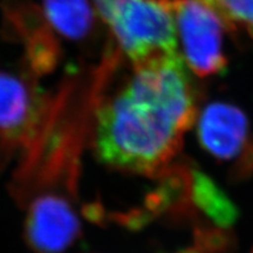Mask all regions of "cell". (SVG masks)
Masks as SVG:
<instances>
[{
    "instance_id": "obj_7",
    "label": "cell",
    "mask_w": 253,
    "mask_h": 253,
    "mask_svg": "<svg viewBox=\"0 0 253 253\" xmlns=\"http://www.w3.org/2000/svg\"><path fill=\"white\" fill-rule=\"evenodd\" d=\"M190 197L195 207L221 229L232 226L238 219L239 211L235 203L212 178L199 169H191Z\"/></svg>"
},
{
    "instance_id": "obj_8",
    "label": "cell",
    "mask_w": 253,
    "mask_h": 253,
    "mask_svg": "<svg viewBox=\"0 0 253 253\" xmlns=\"http://www.w3.org/2000/svg\"><path fill=\"white\" fill-rule=\"evenodd\" d=\"M49 23L63 37L82 39L93 26L94 15L88 0H43Z\"/></svg>"
},
{
    "instance_id": "obj_11",
    "label": "cell",
    "mask_w": 253,
    "mask_h": 253,
    "mask_svg": "<svg viewBox=\"0 0 253 253\" xmlns=\"http://www.w3.org/2000/svg\"><path fill=\"white\" fill-rule=\"evenodd\" d=\"M94 1L100 15L109 25L130 0H94Z\"/></svg>"
},
{
    "instance_id": "obj_14",
    "label": "cell",
    "mask_w": 253,
    "mask_h": 253,
    "mask_svg": "<svg viewBox=\"0 0 253 253\" xmlns=\"http://www.w3.org/2000/svg\"><path fill=\"white\" fill-rule=\"evenodd\" d=\"M252 253H253V251H252Z\"/></svg>"
},
{
    "instance_id": "obj_4",
    "label": "cell",
    "mask_w": 253,
    "mask_h": 253,
    "mask_svg": "<svg viewBox=\"0 0 253 253\" xmlns=\"http://www.w3.org/2000/svg\"><path fill=\"white\" fill-rule=\"evenodd\" d=\"M186 63L199 77L219 74L226 67L223 50L225 24L203 0H169Z\"/></svg>"
},
{
    "instance_id": "obj_6",
    "label": "cell",
    "mask_w": 253,
    "mask_h": 253,
    "mask_svg": "<svg viewBox=\"0 0 253 253\" xmlns=\"http://www.w3.org/2000/svg\"><path fill=\"white\" fill-rule=\"evenodd\" d=\"M249 121L242 109L226 102H212L198 119V141L205 151L220 161L231 160L248 137Z\"/></svg>"
},
{
    "instance_id": "obj_2",
    "label": "cell",
    "mask_w": 253,
    "mask_h": 253,
    "mask_svg": "<svg viewBox=\"0 0 253 253\" xmlns=\"http://www.w3.org/2000/svg\"><path fill=\"white\" fill-rule=\"evenodd\" d=\"M196 90L179 53L135 66L114 94L101 93L93 120L95 154L107 167L160 175L195 122Z\"/></svg>"
},
{
    "instance_id": "obj_12",
    "label": "cell",
    "mask_w": 253,
    "mask_h": 253,
    "mask_svg": "<svg viewBox=\"0 0 253 253\" xmlns=\"http://www.w3.org/2000/svg\"><path fill=\"white\" fill-rule=\"evenodd\" d=\"M253 170V142L249 145L248 151L244 155V160L237 168V173L239 177H244L246 173H250Z\"/></svg>"
},
{
    "instance_id": "obj_3",
    "label": "cell",
    "mask_w": 253,
    "mask_h": 253,
    "mask_svg": "<svg viewBox=\"0 0 253 253\" xmlns=\"http://www.w3.org/2000/svg\"><path fill=\"white\" fill-rule=\"evenodd\" d=\"M109 26L134 67L178 53L169 0H130Z\"/></svg>"
},
{
    "instance_id": "obj_1",
    "label": "cell",
    "mask_w": 253,
    "mask_h": 253,
    "mask_svg": "<svg viewBox=\"0 0 253 253\" xmlns=\"http://www.w3.org/2000/svg\"><path fill=\"white\" fill-rule=\"evenodd\" d=\"M103 84L68 82L49 95L31 141L21 151L12 192L25 211V238L34 253H62L80 236V158Z\"/></svg>"
},
{
    "instance_id": "obj_9",
    "label": "cell",
    "mask_w": 253,
    "mask_h": 253,
    "mask_svg": "<svg viewBox=\"0 0 253 253\" xmlns=\"http://www.w3.org/2000/svg\"><path fill=\"white\" fill-rule=\"evenodd\" d=\"M211 6L226 27L240 28L253 39V0H203Z\"/></svg>"
},
{
    "instance_id": "obj_10",
    "label": "cell",
    "mask_w": 253,
    "mask_h": 253,
    "mask_svg": "<svg viewBox=\"0 0 253 253\" xmlns=\"http://www.w3.org/2000/svg\"><path fill=\"white\" fill-rule=\"evenodd\" d=\"M196 246L204 253H232L235 240L223 229L199 226L195 231Z\"/></svg>"
},
{
    "instance_id": "obj_13",
    "label": "cell",
    "mask_w": 253,
    "mask_h": 253,
    "mask_svg": "<svg viewBox=\"0 0 253 253\" xmlns=\"http://www.w3.org/2000/svg\"><path fill=\"white\" fill-rule=\"evenodd\" d=\"M177 253H204V252H202L201 250L197 248V246H195V248H189V249L182 250V251H179Z\"/></svg>"
},
{
    "instance_id": "obj_5",
    "label": "cell",
    "mask_w": 253,
    "mask_h": 253,
    "mask_svg": "<svg viewBox=\"0 0 253 253\" xmlns=\"http://www.w3.org/2000/svg\"><path fill=\"white\" fill-rule=\"evenodd\" d=\"M47 100L25 79L0 72V166L31 141Z\"/></svg>"
}]
</instances>
